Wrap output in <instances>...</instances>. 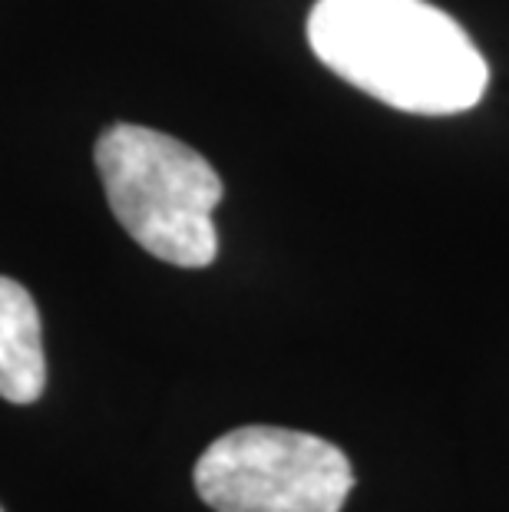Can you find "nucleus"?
<instances>
[{"label": "nucleus", "instance_id": "39448f33", "mask_svg": "<svg viewBox=\"0 0 509 512\" xmlns=\"http://www.w3.org/2000/svg\"><path fill=\"white\" fill-rule=\"evenodd\" d=\"M0 512H4V509H0Z\"/></svg>", "mask_w": 509, "mask_h": 512}, {"label": "nucleus", "instance_id": "f257e3e1", "mask_svg": "<svg viewBox=\"0 0 509 512\" xmlns=\"http://www.w3.org/2000/svg\"><path fill=\"white\" fill-rule=\"evenodd\" d=\"M308 43L341 80L417 116L467 113L490 83L467 30L427 0H318Z\"/></svg>", "mask_w": 509, "mask_h": 512}, {"label": "nucleus", "instance_id": "20e7f679", "mask_svg": "<svg viewBox=\"0 0 509 512\" xmlns=\"http://www.w3.org/2000/svg\"><path fill=\"white\" fill-rule=\"evenodd\" d=\"M47 387L40 311L30 291L0 275V397L34 403Z\"/></svg>", "mask_w": 509, "mask_h": 512}, {"label": "nucleus", "instance_id": "f03ea898", "mask_svg": "<svg viewBox=\"0 0 509 512\" xmlns=\"http://www.w3.org/2000/svg\"><path fill=\"white\" fill-rule=\"evenodd\" d=\"M96 169L113 215L139 248L179 268L212 265L222 179L209 159L159 129L116 123L96 139Z\"/></svg>", "mask_w": 509, "mask_h": 512}, {"label": "nucleus", "instance_id": "7ed1b4c3", "mask_svg": "<svg viewBox=\"0 0 509 512\" xmlns=\"http://www.w3.org/2000/svg\"><path fill=\"white\" fill-rule=\"evenodd\" d=\"M196 493L215 512H341L354 489L341 446L288 427H238L196 463Z\"/></svg>", "mask_w": 509, "mask_h": 512}]
</instances>
